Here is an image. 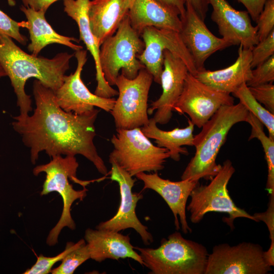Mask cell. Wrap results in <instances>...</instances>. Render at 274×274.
Instances as JSON below:
<instances>
[{
  "label": "cell",
  "instance_id": "6da1fadb",
  "mask_svg": "<svg viewBox=\"0 0 274 274\" xmlns=\"http://www.w3.org/2000/svg\"><path fill=\"white\" fill-rule=\"evenodd\" d=\"M33 94L36 108L33 114L14 117V130L22 137L30 150L35 164L44 151L51 158L56 155H81L91 162L98 172L107 176L108 168L94 144L96 135L94 123L100 110L76 114L67 112L57 104L54 92L35 80Z\"/></svg>",
  "mask_w": 274,
  "mask_h": 274
},
{
  "label": "cell",
  "instance_id": "7a4b0ae2",
  "mask_svg": "<svg viewBox=\"0 0 274 274\" xmlns=\"http://www.w3.org/2000/svg\"><path fill=\"white\" fill-rule=\"evenodd\" d=\"M74 53L61 52L52 58L35 56L21 50L10 37L0 33V63L8 76L17 97L19 116L24 118L32 110L30 96L25 85L30 78L56 91L63 82Z\"/></svg>",
  "mask_w": 274,
  "mask_h": 274
},
{
  "label": "cell",
  "instance_id": "3957f363",
  "mask_svg": "<svg viewBox=\"0 0 274 274\" xmlns=\"http://www.w3.org/2000/svg\"><path fill=\"white\" fill-rule=\"evenodd\" d=\"M249 111L240 102L221 107L194 136L195 152L186 166L181 180H211L220 170L216 163L219 151L235 124L246 122Z\"/></svg>",
  "mask_w": 274,
  "mask_h": 274
},
{
  "label": "cell",
  "instance_id": "277c9868",
  "mask_svg": "<svg viewBox=\"0 0 274 274\" xmlns=\"http://www.w3.org/2000/svg\"><path fill=\"white\" fill-rule=\"evenodd\" d=\"M79 163L75 156L56 155L52 157L46 164L39 165L33 169L35 176L41 173L46 174L41 195L57 192L61 196L63 209L60 218L56 225L50 230L46 240L49 246L56 245L61 230L65 227L70 229L76 228L71 209L74 201L83 200L87 195L86 186L92 181H82L77 177Z\"/></svg>",
  "mask_w": 274,
  "mask_h": 274
},
{
  "label": "cell",
  "instance_id": "5b68a950",
  "mask_svg": "<svg viewBox=\"0 0 274 274\" xmlns=\"http://www.w3.org/2000/svg\"><path fill=\"white\" fill-rule=\"evenodd\" d=\"M152 274H204L209 253L202 244L176 231L157 248L134 247Z\"/></svg>",
  "mask_w": 274,
  "mask_h": 274
},
{
  "label": "cell",
  "instance_id": "8992f818",
  "mask_svg": "<svg viewBox=\"0 0 274 274\" xmlns=\"http://www.w3.org/2000/svg\"><path fill=\"white\" fill-rule=\"evenodd\" d=\"M145 48L141 36L131 27L127 15L116 32L107 38L99 47L100 67L107 82L115 85L119 72L125 77L132 79L145 66L137 58Z\"/></svg>",
  "mask_w": 274,
  "mask_h": 274
},
{
  "label": "cell",
  "instance_id": "52a82bcc",
  "mask_svg": "<svg viewBox=\"0 0 274 274\" xmlns=\"http://www.w3.org/2000/svg\"><path fill=\"white\" fill-rule=\"evenodd\" d=\"M111 139L114 149L109 162H114L132 177L142 172H157L169 158L168 150L154 145L140 127L116 129Z\"/></svg>",
  "mask_w": 274,
  "mask_h": 274
},
{
  "label": "cell",
  "instance_id": "ba28073f",
  "mask_svg": "<svg viewBox=\"0 0 274 274\" xmlns=\"http://www.w3.org/2000/svg\"><path fill=\"white\" fill-rule=\"evenodd\" d=\"M235 171L232 162L227 159L208 184H198L193 189L190 195V202L186 206L193 223H199L207 213L213 212L227 214L228 217H224L223 220L231 229L234 228L233 221L237 218H246L256 222L253 216L237 207L229 195L227 185Z\"/></svg>",
  "mask_w": 274,
  "mask_h": 274
},
{
  "label": "cell",
  "instance_id": "9c48e42d",
  "mask_svg": "<svg viewBox=\"0 0 274 274\" xmlns=\"http://www.w3.org/2000/svg\"><path fill=\"white\" fill-rule=\"evenodd\" d=\"M153 81L145 68L132 79L119 74L115 82L118 97L110 112L116 129H130L148 124V99Z\"/></svg>",
  "mask_w": 274,
  "mask_h": 274
},
{
  "label": "cell",
  "instance_id": "30bf717a",
  "mask_svg": "<svg viewBox=\"0 0 274 274\" xmlns=\"http://www.w3.org/2000/svg\"><path fill=\"white\" fill-rule=\"evenodd\" d=\"M263 253L257 244H219L209 254L204 274L267 273L272 269L265 261Z\"/></svg>",
  "mask_w": 274,
  "mask_h": 274
},
{
  "label": "cell",
  "instance_id": "8fae6325",
  "mask_svg": "<svg viewBox=\"0 0 274 274\" xmlns=\"http://www.w3.org/2000/svg\"><path fill=\"white\" fill-rule=\"evenodd\" d=\"M145 48L137 58L152 75L153 81L160 84L163 70V52L168 50L180 57L189 72L195 76L197 70L193 59L183 42L179 32L155 27H148L141 35Z\"/></svg>",
  "mask_w": 274,
  "mask_h": 274
},
{
  "label": "cell",
  "instance_id": "7c38bea8",
  "mask_svg": "<svg viewBox=\"0 0 274 274\" xmlns=\"http://www.w3.org/2000/svg\"><path fill=\"white\" fill-rule=\"evenodd\" d=\"M233 104L230 94L210 87L189 72L174 111L187 114L194 125L201 128L221 107Z\"/></svg>",
  "mask_w": 274,
  "mask_h": 274
},
{
  "label": "cell",
  "instance_id": "4fadbf2b",
  "mask_svg": "<svg viewBox=\"0 0 274 274\" xmlns=\"http://www.w3.org/2000/svg\"><path fill=\"white\" fill-rule=\"evenodd\" d=\"M110 179L118 183L120 194V203L117 213L111 219L101 222L96 227L97 229L119 232L132 228L140 235L144 244L149 245L154 241L148 227L139 220L135 208L139 200L143 198L141 193L133 192L132 189L136 179L117 164L111 162Z\"/></svg>",
  "mask_w": 274,
  "mask_h": 274
},
{
  "label": "cell",
  "instance_id": "5bb4252c",
  "mask_svg": "<svg viewBox=\"0 0 274 274\" xmlns=\"http://www.w3.org/2000/svg\"><path fill=\"white\" fill-rule=\"evenodd\" d=\"M87 51L79 50L74 53L77 66L74 73L65 75L61 86L54 92L59 106L67 112L83 114L95 107L110 113L115 104V98H104L91 92L81 79V73L86 63Z\"/></svg>",
  "mask_w": 274,
  "mask_h": 274
},
{
  "label": "cell",
  "instance_id": "9a60e30c",
  "mask_svg": "<svg viewBox=\"0 0 274 274\" xmlns=\"http://www.w3.org/2000/svg\"><path fill=\"white\" fill-rule=\"evenodd\" d=\"M188 73L186 65L180 57L168 50L163 52V70L160 77L162 92L148 109L149 115L155 111L153 118L157 123L164 125L170 120Z\"/></svg>",
  "mask_w": 274,
  "mask_h": 274
},
{
  "label": "cell",
  "instance_id": "2e32d148",
  "mask_svg": "<svg viewBox=\"0 0 274 274\" xmlns=\"http://www.w3.org/2000/svg\"><path fill=\"white\" fill-rule=\"evenodd\" d=\"M185 9L179 33L198 72L205 69L204 62L213 54L232 45L212 33L190 4L185 3Z\"/></svg>",
  "mask_w": 274,
  "mask_h": 274
},
{
  "label": "cell",
  "instance_id": "e0dca14e",
  "mask_svg": "<svg viewBox=\"0 0 274 274\" xmlns=\"http://www.w3.org/2000/svg\"><path fill=\"white\" fill-rule=\"evenodd\" d=\"M213 7L211 19L217 25L220 35L231 45L252 49L259 41L257 26L251 23L247 11L234 9L226 0H208Z\"/></svg>",
  "mask_w": 274,
  "mask_h": 274
},
{
  "label": "cell",
  "instance_id": "ac0fdd59",
  "mask_svg": "<svg viewBox=\"0 0 274 274\" xmlns=\"http://www.w3.org/2000/svg\"><path fill=\"white\" fill-rule=\"evenodd\" d=\"M135 176L143 182L142 190H153L165 201L174 215L176 230L180 229L181 224L184 233H191L192 229L186 218V204L192 191L199 184V181L190 180L172 181L161 178L157 172L153 174L142 172Z\"/></svg>",
  "mask_w": 274,
  "mask_h": 274
},
{
  "label": "cell",
  "instance_id": "d6986e66",
  "mask_svg": "<svg viewBox=\"0 0 274 274\" xmlns=\"http://www.w3.org/2000/svg\"><path fill=\"white\" fill-rule=\"evenodd\" d=\"M84 239L92 260L100 262L107 259L118 260L128 258L144 266V262L131 245L128 235L88 228L85 232Z\"/></svg>",
  "mask_w": 274,
  "mask_h": 274
},
{
  "label": "cell",
  "instance_id": "ffe728a7",
  "mask_svg": "<svg viewBox=\"0 0 274 274\" xmlns=\"http://www.w3.org/2000/svg\"><path fill=\"white\" fill-rule=\"evenodd\" d=\"M90 0H63L64 11L77 23L79 31V40L82 41L94 61L97 86L94 91L96 95L112 98L118 94V91L109 85L104 78L99 62L100 46L92 33L87 15Z\"/></svg>",
  "mask_w": 274,
  "mask_h": 274
},
{
  "label": "cell",
  "instance_id": "44dd1931",
  "mask_svg": "<svg viewBox=\"0 0 274 274\" xmlns=\"http://www.w3.org/2000/svg\"><path fill=\"white\" fill-rule=\"evenodd\" d=\"M251 49L239 45L237 58L232 64L216 71L204 69L194 76L214 89L230 94L233 93L251 78Z\"/></svg>",
  "mask_w": 274,
  "mask_h": 274
},
{
  "label": "cell",
  "instance_id": "7402d4cb",
  "mask_svg": "<svg viewBox=\"0 0 274 274\" xmlns=\"http://www.w3.org/2000/svg\"><path fill=\"white\" fill-rule=\"evenodd\" d=\"M134 0H92L87 15L91 31L99 46L117 31Z\"/></svg>",
  "mask_w": 274,
  "mask_h": 274
},
{
  "label": "cell",
  "instance_id": "603a6c76",
  "mask_svg": "<svg viewBox=\"0 0 274 274\" xmlns=\"http://www.w3.org/2000/svg\"><path fill=\"white\" fill-rule=\"evenodd\" d=\"M131 27L141 36L145 28L155 27L180 32V16L154 0H134L128 12Z\"/></svg>",
  "mask_w": 274,
  "mask_h": 274
},
{
  "label": "cell",
  "instance_id": "cb8c5ba5",
  "mask_svg": "<svg viewBox=\"0 0 274 274\" xmlns=\"http://www.w3.org/2000/svg\"><path fill=\"white\" fill-rule=\"evenodd\" d=\"M20 10L27 19L25 28L28 29L30 40L27 49L32 55L38 56L44 48L52 44L64 45L75 51L83 49L82 46L74 43H79V40L56 32L46 20L44 12L35 11L23 5Z\"/></svg>",
  "mask_w": 274,
  "mask_h": 274
},
{
  "label": "cell",
  "instance_id": "d4e9b609",
  "mask_svg": "<svg viewBox=\"0 0 274 274\" xmlns=\"http://www.w3.org/2000/svg\"><path fill=\"white\" fill-rule=\"evenodd\" d=\"M153 119H149L147 125L140 127L142 132L149 139L155 140L157 146L166 149L170 158L176 161L180 159L181 154L188 155V151L183 146H193V134L194 125L188 120L187 126L176 128L170 131L160 129Z\"/></svg>",
  "mask_w": 274,
  "mask_h": 274
},
{
  "label": "cell",
  "instance_id": "484cf974",
  "mask_svg": "<svg viewBox=\"0 0 274 274\" xmlns=\"http://www.w3.org/2000/svg\"><path fill=\"white\" fill-rule=\"evenodd\" d=\"M246 122L251 127L248 141L256 138L262 145L267 165L266 188L269 195H274V140L266 135L264 131V125L252 113H249Z\"/></svg>",
  "mask_w": 274,
  "mask_h": 274
},
{
  "label": "cell",
  "instance_id": "4316f807",
  "mask_svg": "<svg viewBox=\"0 0 274 274\" xmlns=\"http://www.w3.org/2000/svg\"><path fill=\"white\" fill-rule=\"evenodd\" d=\"M251 113L264 125L268 136L274 140V114L270 113L259 103L251 93L246 83H243L232 93Z\"/></svg>",
  "mask_w": 274,
  "mask_h": 274
},
{
  "label": "cell",
  "instance_id": "83f0119b",
  "mask_svg": "<svg viewBox=\"0 0 274 274\" xmlns=\"http://www.w3.org/2000/svg\"><path fill=\"white\" fill-rule=\"evenodd\" d=\"M90 258L89 251L84 239L75 243L74 247L61 260V263L52 269V274H72L82 263Z\"/></svg>",
  "mask_w": 274,
  "mask_h": 274
},
{
  "label": "cell",
  "instance_id": "f1b7e54d",
  "mask_svg": "<svg viewBox=\"0 0 274 274\" xmlns=\"http://www.w3.org/2000/svg\"><path fill=\"white\" fill-rule=\"evenodd\" d=\"M75 243L68 242L65 249L60 253L54 257H46L40 255L37 258L35 264L26 270L24 274H48L51 272L53 265L61 261L65 255L74 247Z\"/></svg>",
  "mask_w": 274,
  "mask_h": 274
},
{
  "label": "cell",
  "instance_id": "f546056e",
  "mask_svg": "<svg viewBox=\"0 0 274 274\" xmlns=\"http://www.w3.org/2000/svg\"><path fill=\"white\" fill-rule=\"evenodd\" d=\"M258 41L265 39L274 30V0H266L257 20Z\"/></svg>",
  "mask_w": 274,
  "mask_h": 274
},
{
  "label": "cell",
  "instance_id": "4dcf8cb0",
  "mask_svg": "<svg viewBox=\"0 0 274 274\" xmlns=\"http://www.w3.org/2000/svg\"><path fill=\"white\" fill-rule=\"evenodd\" d=\"M252 70L251 79L246 83L248 86H255L272 83L274 81V55Z\"/></svg>",
  "mask_w": 274,
  "mask_h": 274
},
{
  "label": "cell",
  "instance_id": "1f68e13d",
  "mask_svg": "<svg viewBox=\"0 0 274 274\" xmlns=\"http://www.w3.org/2000/svg\"><path fill=\"white\" fill-rule=\"evenodd\" d=\"M251 54L252 69L274 55V30L252 48Z\"/></svg>",
  "mask_w": 274,
  "mask_h": 274
},
{
  "label": "cell",
  "instance_id": "d6a6232c",
  "mask_svg": "<svg viewBox=\"0 0 274 274\" xmlns=\"http://www.w3.org/2000/svg\"><path fill=\"white\" fill-rule=\"evenodd\" d=\"M26 21L17 22L0 10V33L7 35L25 45L27 39L20 32V28L26 27Z\"/></svg>",
  "mask_w": 274,
  "mask_h": 274
},
{
  "label": "cell",
  "instance_id": "836d02e7",
  "mask_svg": "<svg viewBox=\"0 0 274 274\" xmlns=\"http://www.w3.org/2000/svg\"><path fill=\"white\" fill-rule=\"evenodd\" d=\"M253 96L274 114V85L272 83L255 86H248Z\"/></svg>",
  "mask_w": 274,
  "mask_h": 274
},
{
  "label": "cell",
  "instance_id": "e575fe53",
  "mask_svg": "<svg viewBox=\"0 0 274 274\" xmlns=\"http://www.w3.org/2000/svg\"><path fill=\"white\" fill-rule=\"evenodd\" d=\"M256 222H264L269 232L271 241H274V195H269L268 208L266 211L262 213H256L253 215Z\"/></svg>",
  "mask_w": 274,
  "mask_h": 274
},
{
  "label": "cell",
  "instance_id": "d590c367",
  "mask_svg": "<svg viewBox=\"0 0 274 274\" xmlns=\"http://www.w3.org/2000/svg\"><path fill=\"white\" fill-rule=\"evenodd\" d=\"M242 3L246 8L247 11L252 18L256 21L262 11L266 0H237Z\"/></svg>",
  "mask_w": 274,
  "mask_h": 274
},
{
  "label": "cell",
  "instance_id": "8d00e7d4",
  "mask_svg": "<svg viewBox=\"0 0 274 274\" xmlns=\"http://www.w3.org/2000/svg\"><path fill=\"white\" fill-rule=\"evenodd\" d=\"M163 6L168 8L178 14L180 18L185 13V0H154Z\"/></svg>",
  "mask_w": 274,
  "mask_h": 274
},
{
  "label": "cell",
  "instance_id": "74e56055",
  "mask_svg": "<svg viewBox=\"0 0 274 274\" xmlns=\"http://www.w3.org/2000/svg\"><path fill=\"white\" fill-rule=\"evenodd\" d=\"M23 6L35 11L46 12L49 7L59 0H21Z\"/></svg>",
  "mask_w": 274,
  "mask_h": 274
},
{
  "label": "cell",
  "instance_id": "f35d334b",
  "mask_svg": "<svg viewBox=\"0 0 274 274\" xmlns=\"http://www.w3.org/2000/svg\"><path fill=\"white\" fill-rule=\"evenodd\" d=\"M192 6L198 16L204 20L209 10L208 0H185Z\"/></svg>",
  "mask_w": 274,
  "mask_h": 274
},
{
  "label": "cell",
  "instance_id": "ab89813d",
  "mask_svg": "<svg viewBox=\"0 0 274 274\" xmlns=\"http://www.w3.org/2000/svg\"><path fill=\"white\" fill-rule=\"evenodd\" d=\"M263 256L266 263L270 266L274 265V241H271L270 247L267 251H264Z\"/></svg>",
  "mask_w": 274,
  "mask_h": 274
},
{
  "label": "cell",
  "instance_id": "60d3db41",
  "mask_svg": "<svg viewBox=\"0 0 274 274\" xmlns=\"http://www.w3.org/2000/svg\"><path fill=\"white\" fill-rule=\"evenodd\" d=\"M5 76H7L6 73L0 63V78Z\"/></svg>",
  "mask_w": 274,
  "mask_h": 274
},
{
  "label": "cell",
  "instance_id": "b9f144b4",
  "mask_svg": "<svg viewBox=\"0 0 274 274\" xmlns=\"http://www.w3.org/2000/svg\"><path fill=\"white\" fill-rule=\"evenodd\" d=\"M8 2L11 6H13L15 5V2L14 0H8Z\"/></svg>",
  "mask_w": 274,
  "mask_h": 274
}]
</instances>
